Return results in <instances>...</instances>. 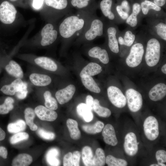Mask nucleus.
I'll return each mask as SVG.
<instances>
[{
  "instance_id": "1",
  "label": "nucleus",
  "mask_w": 166,
  "mask_h": 166,
  "mask_svg": "<svg viewBox=\"0 0 166 166\" xmlns=\"http://www.w3.org/2000/svg\"><path fill=\"white\" fill-rule=\"evenodd\" d=\"M84 21L76 16H71L65 18L60 24L59 31L63 38L71 37L77 31L81 29L84 26Z\"/></svg>"
},
{
  "instance_id": "29",
  "label": "nucleus",
  "mask_w": 166,
  "mask_h": 166,
  "mask_svg": "<svg viewBox=\"0 0 166 166\" xmlns=\"http://www.w3.org/2000/svg\"><path fill=\"white\" fill-rule=\"evenodd\" d=\"M104 126V123L98 121L93 125H83L82 128L85 132L90 134H95L101 132Z\"/></svg>"
},
{
  "instance_id": "17",
  "label": "nucleus",
  "mask_w": 166,
  "mask_h": 166,
  "mask_svg": "<svg viewBox=\"0 0 166 166\" xmlns=\"http://www.w3.org/2000/svg\"><path fill=\"white\" fill-rule=\"evenodd\" d=\"M36 64L41 67L49 71H56L57 68L55 62L51 58L45 57H41L34 59Z\"/></svg>"
},
{
  "instance_id": "57",
  "label": "nucleus",
  "mask_w": 166,
  "mask_h": 166,
  "mask_svg": "<svg viewBox=\"0 0 166 166\" xmlns=\"http://www.w3.org/2000/svg\"><path fill=\"white\" fill-rule=\"evenodd\" d=\"M157 164L160 166H166V165L163 163H157Z\"/></svg>"
},
{
  "instance_id": "6",
  "label": "nucleus",
  "mask_w": 166,
  "mask_h": 166,
  "mask_svg": "<svg viewBox=\"0 0 166 166\" xmlns=\"http://www.w3.org/2000/svg\"><path fill=\"white\" fill-rule=\"evenodd\" d=\"M143 127L145 136L149 140H154L158 136V123L154 117L150 116L147 117L144 121Z\"/></svg>"
},
{
  "instance_id": "28",
  "label": "nucleus",
  "mask_w": 166,
  "mask_h": 166,
  "mask_svg": "<svg viewBox=\"0 0 166 166\" xmlns=\"http://www.w3.org/2000/svg\"><path fill=\"white\" fill-rule=\"evenodd\" d=\"M25 118L26 123L32 131H36L38 129V126L33 122L35 117L34 110L30 108H26L24 111Z\"/></svg>"
},
{
  "instance_id": "33",
  "label": "nucleus",
  "mask_w": 166,
  "mask_h": 166,
  "mask_svg": "<svg viewBox=\"0 0 166 166\" xmlns=\"http://www.w3.org/2000/svg\"><path fill=\"white\" fill-rule=\"evenodd\" d=\"M93 110L100 117L108 118L111 114V111L108 108L101 106L97 99L94 100Z\"/></svg>"
},
{
  "instance_id": "2",
  "label": "nucleus",
  "mask_w": 166,
  "mask_h": 166,
  "mask_svg": "<svg viewBox=\"0 0 166 166\" xmlns=\"http://www.w3.org/2000/svg\"><path fill=\"white\" fill-rule=\"evenodd\" d=\"M160 46L159 41L152 38L147 42L145 55L147 64L150 67L156 65L158 62L160 57Z\"/></svg>"
},
{
  "instance_id": "13",
  "label": "nucleus",
  "mask_w": 166,
  "mask_h": 166,
  "mask_svg": "<svg viewBox=\"0 0 166 166\" xmlns=\"http://www.w3.org/2000/svg\"><path fill=\"white\" fill-rule=\"evenodd\" d=\"M102 135L105 142L109 145L115 146L117 144L115 130L111 124H106L103 129Z\"/></svg>"
},
{
  "instance_id": "19",
  "label": "nucleus",
  "mask_w": 166,
  "mask_h": 166,
  "mask_svg": "<svg viewBox=\"0 0 166 166\" xmlns=\"http://www.w3.org/2000/svg\"><path fill=\"white\" fill-rule=\"evenodd\" d=\"M23 82L21 79L17 78L10 84L3 86L0 90L5 94L13 95L18 90Z\"/></svg>"
},
{
  "instance_id": "9",
  "label": "nucleus",
  "mask_w": 166,
  "mask_h": 166,
  "mask_svg": "<svg viewBox=\"0 0 166 166\" xmlns=\"http://www.w3.org/2000/svg\"><path fill=\"white\" fill-rule=\"evenodd\" d=\"M41 35L42 37L41 44L43 46H45L52 44L56 40L57 32L56 30H53L52 24L48 23L42 29Z\"/></svg>"
},
{
  "instance_id": "21",
  "label": "nucleus",
  "mask_w": 166,
  "mask_h": 166,
  "mask_svg": "<svg viewBox=\"0 0 166 166\" xmlns=\"http://www.w3.org/2000/svg\"><path fill=\"white\" fill-rule=\"evenodd\" d=\"M117 30L113 27L109 28L107 30L108 37V45L111 50L117 53L119 51L118 42L116 37Z\"/></svg>"
},
{
  "instance_id": "47",
  "label": "nucleus",
  "mask_w": 166,
  "mask_h": 166,
  "mask_svg": "<svg viewBox=\"0 0 166 166\" xmlns=\"http://www.w3.org/2000/svg\"><path fill=\"white\" fill-rule=\"evenodd\" d=\"M63 165L64 166H73L72 154L71 152L68 153L64 156L63 158Z\"/></svg>"
},
{
  "instance_id": "14",
  "label": "nucleus",
  "mask_w": 166,
  "mask_h": 166,
  "mask_svg": "<svg viewBox=\"0 0 166 166\" xmlns=\"http://www.w3.org/2000/svg\"><path fill=\"white\" fill-rule=\"evenodd\" d=\"M166 94V85L163 83H159L150 89L149 93V97L151 100L156 101L162 99Z\"/></svg>"
},
{
  "instance_id": "31",
  "label": "nucleus",
  "mask_w": 166,
  "mask_h": 166,
  "mask_svg": "<svg viewBox=\"0 0 166 166\" xmlns=\"http://www.w3.org/2000/svg\"><path fill=\"white\" fill-rule=\"evenodd\" d=\"M82 159L85 166L93 165V154L91 148L88 146L83 148L81 152Z\"/></svg>"
},
{
  "instance_id": "15",
  "label": "nucleus",
  "mask_w": 166,
  "mask_h": 166,
  "mask_svg": "<svg viewBox=\"0 0 166 166\" xmlns=\"http://www.w3.org/2000/svg\"><path fill=\"white\" fill-rule=\"evenodd\" d=\"M89 56L91 57L98 59L103 63L107 64L109 61L107 51L98 46H95L90 49L88 52Z\"/></svg>"
},
{
  "instance_id": "26",
  "label": "nucleus",
  "mask_w": 166,
  "mask_h": 166,
  "mask_svg": "<svg viewBox=\"0 0 166 166\" xmlns=\"http://www.w3.org/2000/svg\"><path fill=\"white\" fill-rule=\"evenodd\" d=\"M140 5L138 3H134L132 6V12L127 19V23L132 27L136 26L137 23V15L141 10Z\"/></svg>"
},
{
  "instance_id": "38",
  "label": "nucleus",
  "mask_w": 166,
  "mask_h": 166,
  "mask_svg": "<svg viewBox=\"0 0 166 166\" xmlns=\"http://www.w3.org/2000/svg\"><path fill=\"white\" fill-rule=\"evenodd\" d=\"M141 8L144 14H148L150 10L152 9L156 11L161 10L160 7L157 6L154 3L148 0H145L141 3Z\"/></svg>"
},
{
  "instance_id": "32",
  "label": "nucleus",
  "mask_w": 166,
  "mask_h": 166,
  "mask_svg": "<svg viewBox=\"0 0 166 166\" xmlns=\"http://www.w3.org/2000/svg\"><path fill=\"white\" fill-rule=\"evenodd\" d=\"M26 127L25 122L22 120L19 119L14 122L9 124L7 129L9 132L16 133L24 130Z\"/></svg>"
},
{
  "instance_id": "54",
  "label": "nucleus",
  "mask_w": 166,
  "mask_h": 166,
  "mask_svg": "<svg viewBox=\"0 0 166 166\" xmlns=\"http://www.w3.org/2000/svg\"><path fill=\"white\" fill-rule=\"evenodd\" d=\"M166 2V0H154V3L160 7L164 5Z\"/></svg>"
},
{
  "instance_id": "22",
  "label": "nucleus",
  "mask_w": 166,
  "mask_h": 166,
  "mask_svg": "<svg viewBox=\"0 0 166 166\" xmlns=\"http://www.w3.org/2000/svg\"><path fill=\"white\" fill-rule=\"evenodd\" d=\"M5 69L9 74L16 78L21 79L23 77V73L21 67L14 61H10L6 65Z\"/></svg>"
},
{
  "instance_id": "52",
  "label": "nucleus",
  "mask_w": 166,
  "mask_h": 166,
  "mask_svg": "<svg viewBox=\"0 0 166 166\" xmlns=\"http://www.w3.org/2000/svg\"><path fill=\"white\" fill-rule=\"evenodd\" d=\"M44 0H34L33 6L36 9L40 8L42 6Z\"/></svg>"
},
{
  "instance_id": "39",
  "label": "nucleus",
  "mask_w": 166,
  "mask_h": 166,
  "mask_svg": "<svg viewBox=\"0 0 166 166\" xmlns=\"http://www.w3.org/2000/svg\"><path fill=\"white\" fill-rule=\"evenodd\" d=\"M14 102V100L12 98H6L3 104L0 105V114H6L12 110L14 107L13 104Z\"/></svg>"
},
{
  "instance_id": "35",
  "label": "nucleus",
  "mask_w": 166,
  "mask_h": 166,
  "mask_svg": "<svg viewBox=\"0 0 166 166\" xmlns=\"http://www.w3.org/2000/svg\"><path fill=\"white\" fill-rule=\"evenodd\" d=\"M105 163V157L104 150L101 148H97L93 158V165L95 166H104Z\"/></svg>"
},
{
  "instance_id": "48",
  "label": "nucleus",
  "mask_w": 166,
  "mask_h": 166,
  "mask_svg": "<svg viewBox=\"0 0 166 166\" xmlns=\"http://www.w3.org/2000/svg\"><path fill=\"white\" fill-rule=\"evenodd\" d=\"M81 156V153L80 152L76 151L73 152L72 154V159L73 166H79Z\"/></svg>"
},
{
  "instance_id": "4",
  "label": "nucleus",
  "mask_w": 166,
  "mask_h": 166,
  "mask_svg": "<svg viewBox=\"0 0 166 166\" xmlns=\"http://www.w3.org/2000/svg\"><path fill=\"white\" fill-rule=\"evenodd\" d=\"M143 45L137 43L132 47L129 54L127 57L126 62L127 65L131 67H135L141 63L144 53Z\"/></svg>"
},
{
  "instance_id": "34",
  "label": "nucleus",
  "mask_w": 166,
  "mask_h": 166,
  "mask_svg": "<svg viewBox=\"0 0 166 166\" xmlns=\"http://www.w3.org/2000/svg\"><path fill=\"white\" fill-rule=\"evenodd\" d=\"M46 5L57 10L66 8L69 4V0H45Z\"/></svg>"
},
{
  "instance_id": "8",
  "label": "nucleus",
  "mask_w": 166,
  "mask_h": 166,
  "mask_svg": "<svg viewBox=\"0 0 166 166\" xmlns=\"http://www.w3.org/2000/svg\"><path fill=\"white\" fill-rule=\"evenodd\" d=\"M139 144V142H137L136 136L134 133L130 132L128 133L125 137L124 144L125 153L130 156L135 155L138 151Z\"/></svg>"
},
{
  "instance_id": "3",
  "label": "nucleus",
  "mask_w": 166,
  "mask_h": 166,
  "mask_svg": "<svg viewBox=\"0 0 166 166\" xmlns=\"http://www.w3.org/2000/svg\"><path fill=\"white\" fill-rule=\"evenodd\" d=\"M17 11L14 6L9 2L5 1L0 5V21L2 23L10 24L15 19Z\"/></svg>"
},
{
  "instance_id": "46",
  "label": "nucleus",
  "mask_w": 166,
  "mask_h": 166,
  "mask_svg": "<svg viewBox=\"0 0 166 166\" xmlns=\"http://www.w3.org/2000/svg\"><path fill=\"white\" fill-rule=\"evenodd\" d=\"M156 158L157 163H164L166 162V152L164 150H158L156 153Z\"/></svg>"
},
{
  "instance_id": "25",
  "label": "nucleus",
  "mask_w": 166,
  "mask_h": 166,
  "mask_svg": "<svg viewBox=\"0 0 166 166\" xmlns=\"http://www.w3.org/2000/svg\"><path fill=\"white\" fill-rule=\"evenodd\" d=\"M112 4V0H102L100 3V8L103 14L111 20L115 18L114 15L111 10Z\"/></svg>"
},
{
  "instance_id": "30",
  "label": "nucleus",
  "mask_w": 166,
  "mask_h": 166,
  "mask_svg": "<svg viewBox=\"0 0 166 166\" xmlns=\"http://www.w3.org/2000/svg\"><path fill=\"white\" fill-rule=\"evenodd\" d=\"M58 150L56 148H52L47 152L46 159L48 163L51 166H58L60 161L57 157L59 155Z\"/></svg>"
},
{
  "instance_id": "11",
  "label": "nucleus",
  "mask_w": 166,
  "mask_h": 166,
  "mask_svg": "<svg viewBox=\"0 0 166 166\" xmlns=\"http://www.w3.org/2000/svg\"><path fill=\"white\" fill-rule=\"evenodd\" d=\"M34 112L38 117L43 121H52L57 117V114L55 111L42 105L36 107Z\"/></svg>"
},
{
  "instance_id": "7",
  "label": "nucleus",
  "mask_w": 166,
  "mask_h": 166,
  "mask_svg": "<svg viewBox=\"0 0 166 166\" xmlns=\"http://www.w3.org/2000/svg\"><path fill=\"white\" fill-rule=\"evenodd\" d=\"M107 94L110 102L117 107L122 108L126 105V97L117 87L113 86H109L107 89Z\"/></svg>"
},
{
  "instance_id": "40",
  "label": "nucleus",
  "mask_w": 166,
  "mask_h": 166,
  "mask_svg": "<svg viewBox=\"0 0 166 166\" xmlns=\"http://www.w3.org/2000/svg\"><path fill=\"white\" fill-rule=\"evenodd\" d=\"M29 137V134L26 132H18L12 136L10 139V143L14 144L23 140H27Z\"/></svg>"
},
{
  "instance_id": "20",
  "label": "nucleus",
  "mask_w": 166,
  "mask_h": 166,
  "mask_svg": "<svg viewBox=\"0 0 166 166\" xmlns=\"http://www.w3.org/2000/svg\"><path fill=\"white\" fill-rule=\"evenodd\" d=\"M92 110L86 104L81 103L77 107L78 114L86 122H89L93 119V114Z\"/></svg>"
},
{
  "instance_id": "16",
  "label": "nucleus",
  "mask_w": 166,
  "mask_h": 166,
  "mask_svg": "<svg viewBox=\"0 0 166 166\" xmlns=\"http://www.w3.org/2000/svg\"><path fill=\"white\" fill-rule=\"evenodd\" d=\"M102 70V68L100 65L96 63L91 62L82 69L80 73V76L81 78L89 76H93L99 74Z\"/></svg>"
},
{
  "instance_id": "55",
  "label": "nucleus",
  "mask_w": 166,
  "mask_h": 166,
  "mask_svg": "<svg viewBox=\"0 0 166 166\" xmlns=\"http://www.w3.org/2000/svg\"><path fill=\"white\" fill-rule=\"evenodd\" d=\"M6 134L4 131L0 127V141L4 139Z\"/></svg>"
},
{
  "instance_id": "27",
  "label": "nucleus",
  "mask_w": 166,
  "mask_h": 166,
  "mask_svg": "<svg viewBox=\"0 0 166 166\" xmlns=\"http://www.w3.org/2000/svg\"><path fill=\"white\" fill-rule=\"evenodd\" d=\"M81 79L85 87L90 91L96 93L101 92L100 88L91 76L81 78Z\"/></svg>"
},
{
  "instance_id": "24",
  "label": "nucleus",
  "mask_w": 166,
  "mask_h": 166,
  "mask_svg": "<svg viewBox=\"0 0 166 166\" xmlns=\"http://www.w3.org/2000/svg\"><path fill=\"white\" fill-rule=\"evenodd\" d=\"M33 159L29 154L22 153L18 155L13 160L12 165L13 166H27L32 162Z\"/></svg>"
},
{
  "instance_id": "10",
  "label": "nucleus",
  "mask_w": 166,
  "mask_h": 166,
  "mask_svg": "<svg viewBox=\"0 0 166 166\" xmlns=\"http://www.w3.org/2000/svg\"><path fill=\"white\" fill-rule=\"evenodd\" d=\"M75 91L76 88L74 85H69L66 87L57 91L56 93V97L60 104H64L72 98Z\"/></svg>"
},
{
  "instance_id": "42",
  "label": "nucleus",
  "mask_w": 166,
  "mask_h": 166,
  "mask_svg": "<svg viewBox=\"0 0 166 166\" xmlns=\"http://www.w3.org/2000/svg\"><path fill=\"white\" fill-rule=\"evenodd\" d=\"M91 0H70V3L73 7L82 9L88 6Z\"/></svg>"
},
{
  "instance_id": "12",
  "label": "nucleus",
  "mask_w": 166,
  "mask_h": 166,
  "mask_svg": "<svg viewBox=\"0 0 166 166\" xmlns=\"http://www.w3.org/2000/svg\"><path fill=\"white\" fill-rule=\"evenodd\" d=\"M103 33V23L100 20L96 19L92 22L90 28L86 32L85 37L89 41L94 39L97 36H101Z\"/></svg>"
},
{
  "instance_id": "59",
  "label": "nucleus",
  "mask_w": 166,
  "mask_h": 166,
  "mask_svg": "<svg viewBox=\"0 0 166 166\" xmlns=\"http://www.w3.org/2000/svg\"><path fill=\"white\" fill-rule=\"evenodd\" d=\"M10 0V1H16L17 0Z\"/></svg>"
},
{
  "instance_id": "53",
  "label": "nucleus",
  "mask_w": 166,
  "mask_h": 166,
  "mask_svg": "<svg viewBox=\"0 0 166 166\" xmlns=\"http://www.w3.org/2000/svg\"><path fill=\"white\" fill-rule=\"evenodd\" d=\"M8 152L6 148L3 146H0V156L3 159L7 158Z\"/></svg>"
},
{
  "instance_id": "18",
  "label": "nucleus",
  "mask_w": 166,
  "mask_h": 166,
  "mask_svg": "<svg viewBox=\"0 0 166 166\" xmlns=\"http://www.w3.org/2000/svg\"><path fill=\"white\" fill-rule=\"evenodd\" d=\"M31 81L35 85L44 86L49 85L51 79L48 75L37 73H33L30 75Z\"/></svg>"
},
{
  "instance_id": "51",
  "label": "nucleus",
  "mask_w": 166,
  "mask_h": 166,
  "mask_svg": "<svg viewBox=\"0 0 166 166\" xmlns=\"http://www.w3.org/2000/svg\"><path fill=\"white\" fill-rule=\"evenodd\" d=\"M123 10L126 12L128 13L130 10V7L128 1L126 0H123L120 5Z\"/></svg>"
},
{
  "instance_id": "50",
  "label": "nucleus",
  "mask_w": 166,
  "mask_h": 166,
  "mask_svg": "<svg viewBox=\"0 0 166 166\" xmlns=\"http://www.w3.org/2000/svg\"><path fill=\"white\" fill-rule=\"evenodd\" d=\"M94 100L93 97L90 95H87L86 98V104L92 110L93 109Z\"/></svg>"
},
{
  "instance_id": "41",
  "label": "nucleus",
  "mask_w": 166,
  "mask_h": 166,
  "mask_svg": "<svg viewBox=\"0 0 166 166\" xmlns=\"http://www.w3.org/2000/svg\"><path fill=\"white\" fill-rule=\"evenodd\" d=\"M135 38V35L132 34L131 31H127L125 34L123 38V45L128 46H131L134 42Z\"/></svg>"
},
{
  "instance_id": "44",
  "label": "nucleus",
  "mask_w": 166,
  "mask_h": 166,
  "mask_svg": "<svg viewBox=\"0 0 166 166\" xmlns=\"http://www.w3.org/2000/svg\"><path fill=\"white\" fill-rule=\"evenodd\" d=\"M27 87V83L26 82H23L21 86L15 93L18 99H23L26 97L28 92Z\"/></svg>"
},
{
  "instance_id": "45",
  "label": "nucleus",
  "mask_w": 166,
  "mask_h": 166,
  "mask_svg": "<svg viewBox=\"0 0 166 166\" xmlns=\"http://www.w3.org/2000/svg\"><path fill=\"white\" fill-rule=\"evenodd\" d=\"M157 34L161 38L164 40H166V24L160 22L156 26Z\"/></svg>"
},
{
  "instance_id": "36",
  "label": "nucleus",
  "mask_w": 166,
  "mask_h": 166,
  "mask_svg": "<svg viewBox=\"0 0 166 166\" xmlns=\"http://www.w3.org/2000/svg\"><path fill=\"white\" fill-rule=\"evenodd\" d=\"M45 107L52 110H56L58 108V104L56 100L52 96L51 93L46 91L44 94Z\"/></svg>"
},
{
  "instance_id": "37",
  "label": "nucleus",
  "mask_w": 166,
  "mask_h": 166,
  "mask_svg": "<svg viewBox=\"0 0 166 166\" xmlns=\"http://www.w3.org/2000/svg\"><path fill=\"white\" fill-rule=\"evenodd\" d=\"M105 163L109 166H126L127 162L124 160L117 158L111 155H109L105 158Z\"/></svg>"
},
{
  "instance_id": "5",
  "label": "nucleus",
  "mask_w": 166,
  "mask_h": 166,
  "mask_svg": "<svg viewBox=\"0 0 166 166\" xmlns=\"http://www.w3.org/2000/svg\"><path fill=\"white\" fill-rule=\"evenodd\" d=\"M125 96L128 107L131 111L136 112L141 109L143 99L140 93L133 89H129L126 91Z\"/></svg>"
},
{
  "instance_id": "23",
  "label": "nucleus",
  "mask_w": 166,
  "mask_h": 166,
  "mask_svg": "<svg viewBox=\"0 0 166 166\" xmlns=\"http://www.w3.org/2000/svg\"><path fill=\"white\" fill-rule=\"evenodd\" d=\"M66 125L71 138L75 140L79 139L81 136V133L78 128L77 122L73 119L69 118L66 121Z\"/></svg>"
},
{
  "instance_id": "49",
  "label": "nucleus",
  "mask_w": 166,
  "mask_h": 166,
  "mask_svg": "<svg viewBox=\"0 0 166 166\" xmlns=\"http://www.w3.org/2000/svg\"><path fill=\"white\" fill-rule=\"evenodd\" d=\"M116 10L118 14L122 19L125 20L128 17V14L123 10L120 5L117 6Z\"/></svg>"
},
{
  "instance_id": "43",
  "label": "nucleus",
  "mask_w": 166,
  "mask_h": 166,
  "mask_svg": "<svg viewBox=\"0 0 166 166\" xmlns=\"http://www.w3.org/2000/svg\"><path fill=\"white\" fill-rule=\"evenodd\" d=\"M37 133L40 137L46 140H53L55 137V134L53 132L47 131L41 128L38 130Z\"/></svg>"
},
{
  "instance_id": "56",
  "label": "nucleus",
  "mask_w": 166,
  "mask_h": 166,
  "mask_svg": "<svg viewBox=\"0 0 166 166\" xmlns=\"http://www.w3.org/2000/svg\"><path fill=\"white\" fill-rule=\"evenodd\" d=\"M166 64H165L161 68V71L162 72L166 74Z\"/></svg>"
},
{
  "instance_id": "58",
  "label": "nucleus",
  "mask_w": 166,
  "mask_h": 166,
  "mask_svg": "<svg viewBox=\"0 0 166 166\" xmlns=\"http://www.w3.org/2000/svg\"><path fill=\"white\" fill-rule=\"evenodd\" d=\"M150 166H159V165L157 164H151Z\"/></svg>"
}]
</instances>
